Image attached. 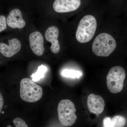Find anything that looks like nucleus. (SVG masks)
I'll return each mask as SVG.
<instances>
[{
  "mask_svg": "<svg viewBox=\"0 0 127 127\" xmlns=\"http://www.w3.org/2000/svg\"><path fill=\"white\" fill-rule=\"evenodd\" d=\"M97 23L95 17L91 15L84 16L81 19L78 26L76 37L78 42H88L95 34Z\"/></svg>",
  "mask_w": 127,
  "mask_h": 127,
  "instance_id": "f257e3e1",
  "label": "nucleus"
},
{
  "mask_svg": "<svg viewBox=\"0 0 127 127\" xmlns=\"http://www.w3.org/2000/svg\"><path fill=\"white\" fill-rule=\"evenodd\" d=\"M116 46V41L111 35L102 33L96 37L93 43L92 49L96 56L107 57L113 52Z\"/></svg>",
  "mask_w": 127,
  "mask_h": 127,
  "instance_id": "f03ea898",
  "label": "nucleus"
},
{
  "mask_svg": "<svg viewBox=\"0 0 127 127\" xmlns=\"http://www.w3.org/2000/svg\"><path fill=\"white\" fill-rule=\"evenodd\" d=\"M43 90L40 86L27 78L21 80L20 96L23 101L28 102H34L41 99Z\"/></svg>",
  "mask_w": 127,
  "mask_h": 127,
  "instance_id": "7ed1b4c3",
  "label": "nucleus"
},
{
  "mask_svg": "<svg viewBox=\"0 0 127 127\" xmlns=\"http://www.w3.org/2000/svg\"><path fill=\"white\" fill-rule=\"evenodd\" d=\"M76 111L75 104L71 100H62L57 107L58 119L61 124L65 127H70L75 124L77 119Z\"/></svg>",
  "mask_w": 127,
  "mask_h": 127,
  "instance_id": "20e7f679",
  "label": "nucleus"
},
{
  "mask_svg": "<svg viewBox=\"0 0 127 127\" xmlns=\"http://www.w3.org/2000/svg\"><path fill=\"white\" fill-rule=\"evenodd\" d=\"M125 77L126 72L122 67L116 66L110 69L107 76L106 84L111 93H117L122 91Z\"/></svg>",
  "mask_w": 127,
  "mask_h": 127,
  "instance_id": "39448f33",
  "label": "nucleus"
},
{
  "mask_svg": "<svg viewBox=\"0 0 127 127\" xmlns=\"http://www.w3.org/2000/svg\"><path fill=\"white\" fill-rule=\"evenodd\" d=\"M81 5V0H55L53 7L58 13H66L76 10Z\"/></svg>",
  "mask_w": 127,
  "mask_h": 127,
  "instance_id": "423d86ee",
  "label": "nucleus"
},
{
  "mask_svg": "<svg viewBox=\"0 0 127 127\" xmlns=\"http://www.w3.org/2000/svg\"><path fill=\"white\" fill-rule=\"evenodd\" d=\"M29 40L32 52L39 56L43 55L45 50L43 46L44 39L40 32L37 31L32 32L29 36Z\"/></svg>",
  "mask_w": 127,
  "mask_h": 127,
  "instance_id": "0eeeda50",
  "label": "nucleus"
},
{
  "mask_svg": "<svg viewBox=\"0 0 127 127\" xmlns=\"http://www.w3.org/2000/svg\"><path fill=\"white\" fill-rule=\"evenodd\" d=\"M87 106L92 113L98 115L102 113L105 106V102L103 98L98 95L91 94L87 98Z\"/></svg>",
  "mask_w": 127,
  "mask_h": 127,
  "instance_id": "6e6552de",
  "label": "nucleus"
},
{
  "mask_svg": "<svg viewBox=\"0 0 127 127\" xmlns=\"http://www.w3.org/2000/svg\"><path fill=\"white\" fill-rule=\"evenodd\" d=\"M9 45L0 43V52L4 56L11 57L19 52L21 47V44L18 39L14 38L8 40Z\"/></svg>",
  "mask_w": 127,
  "mask_h": 127,
  "instance_id": "1a4fd4ad",
  "label": "nucleus"
},
{
  "mask_svg": "<svg viewBox=\"0 0 127 127\" xmlns=\"http://www.w3.org/2000/svg\"><path fill=\"white\" fill-rule=\"evenodd\" d=\"M59 31L56 27L52 26L48 28L45 33V38L51 43V50L54 53H57L60 50V45L58 40Z\"/></svg>",
  "mask_w": 127,
  "mask_h": 127,
  "instance_id": "9d476101",
  "label": "nucleus"
},
{
  "mask_svg": "<svg viewBox=\"0 0 127 127\" xmlns=\"http://www.w3.org/2000/svg\"><path fill=\"white\" fill-rule=\"evenodd\" d=\"M7 25L11 28L22 29L26 23L22 18L21 12L18 9H13L10 12L6 20Z\"/></svg>",
  "mask_w": 127,
  "mask_h": 127,
  "instance_id": "9b49d317",
  "label": "nucleus"
},
{
  "mask_svg": "<svg viewBox=\"0 0 127 127\" xmlns=\"http://www.w3.org/2000/svg\"><path fill=\"white\" fill-rule=\"evenodd\" d=\"M47 71V68L45 66L42 65L39 66L37 72L32 74L31 76L32 78V81L34 82H36L39 81L41 78H43Z\"/></svg>",
  "mask_w": 127,
  "mask_h": 127,
  "instance_id": "f8f14e48",
  "label": "nucleus"
},
{
  "mask_svg": "<svg viewBox=\"0 0 127 127\" xmlns=\"http://www.w3.org/2000/svg\"><path fill=\"white\" fill-rule=\"evenodd\" d=\"M126 123V119L122 116H115L111 119V127H124Z\"/></svg>",
  "mask_w": 127,
  "mask_h": 127,
  "instance_id": "ddd939ff",
  "label": "nucleus"
},
{
  "mask_svg": "<svg viewBox=\"0 0 127 127\" xmlns=\"http://www.w3.org/2000/svg\"><path fill=\"white\" fill-rule=\"evenodd\" d=\"M62 75L65 77L79 78L81 76L82 73L79 71L65 69L63 71Z\"/></svg>",
  "mask_w": 127,
  "mask_h": 127,
  "instance_id": "4468645a",
  "label": "nucleus"
},
{
  "mask_svg": "<svg viewBox=\"0 0 127 127\" xmlns=\"http://www.w3.org/2000/svg\"><path fill=\"white\" fill-rule=\"evenodd\" d=\"M16 127H28L24 120L20 118L14 119L13 121ZM6 127H12L10 125H8Z\"/></svg>",
  "mask_w": 127,
  "mask_h": 127,
  "instance_id": "2eb2a0df",
  "label": "nucleus"
},
{
  "mask_svg": "<svg viewBox=\"0 0 127 127\" xmlns=\"http://www.w3.org/2000/svg\"><path fill=\"white\" fill-rule=\"evenodd\" d=\"M7 21L4 16H0V32H1L6 30V28Z\"/></svg>",
  "mask_w": 127,
  "mask_h": 127,
  "instance_id": "dca6fc26",
  "label": "nucleus"
},
{
  "mask_svg": "<svg viewBox=\"0 0 127 127\" xmlns=\"http://www.w3.org/2000/svg\"><path fill=\"white\" fill-rule=\"evenodd\" d=\"M103 127H111V119L109 117L105 118L103 119Z\"/></svg>",
  "mask_w": 127,
  "mask_h": 127,
  "instance_id": "f3484780",
  "label": "nucleus"
},
{
  "mask_svg": "<svg viewBox=\"0 0 127 127\" xmlns=\"http://www.w3.org/2000/svg\"><path fill=\"white\" fill-rule=\"evenodd\" d=\"M4 105V98L1 93L0 94V113H1V110Z\"/></svg>",
  "mask_w": 127,
  "mask_h": 127,
  "instance_id": "a211bd4d",
  "label": "nucleus"
},
{
  "mask_svg": "<svg viewBox=\"0 0 127 127\" xmlns=\"http://www.w3.org/2000/svg\"><path fill=\"white\" fill-rule=\"evenodd\" d=\"M1 113L2 114H4V111H1Z\"/></svg>",
  "mask_w": 127,
  "mask_h": 127,
  "instance_id": "6ab92c4d",
  "label": "nucleus"
}]
</instances>
